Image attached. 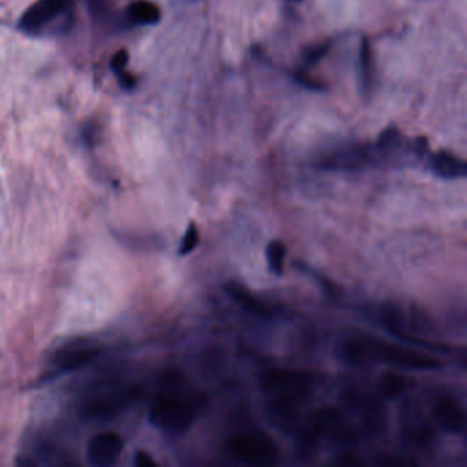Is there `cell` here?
Listing matches in <instances>:
<instances>
[{
    "label": "cell",
    "mask_w": 467,
    "mask_h": 467,
    "mask_svg": "<svg viewBox=\"0 0 467 467\" xmlns=\"http://www.w3.org/2000/svg\"><path fill=\"white\" fill-rule=\"evenodd\" d=\"M260 387L266 392L298 402V399L310 392L314 380L309 373L286 369H269L260 374Z\"/></svg>",
    "instance_id": "cell-4"
},
{
    "label": "cell",
    "mask_w": 467,
    "mask_h": 467,
    "mask_svg": "<svg viewBox=\"0 0 467 467\" xmlns=\"http://www.w3.org/2000/svg\"><path fill=\"white\" fill-rule=\"evenodd\" d=\"M92 1H99V0H92Z\"/></svg>",
    "instance_id": "cell-20"
},
{
    "label": "cell",
    "mask_w": 467,
    "mask_h": 467,
    "mask_svg": "<svg viewBox=\"0 0 467 467\" xmlns=\"http://www.w3.org/2000/svg\"><path fill=\"white\" fill-rule=\"evenodd\" d=\"M361 84H362V89L364 92L371 91L373 88V58H371V50H370V44L369 41L364 39L361 47Z\"/></svg>",
    "instance_id": "cell-14"
},
{
    "label": "cell",
    "mask_w": 467,
    "mask_h": 467,
    "mask_svg": "<svg viewBox=\"0 0 467 467\" xmlns=\"http://www.w3.org/2000/svg\"><path fill=\"white\" fill-rule=\"evenodd\" d=\"M101 351L94 347H69L60 350L52 361V370L53 374H66L79 370L87 364H92Z\"/></svg>",
    "instance_id": "cell-7"
},
{
    "label": "cell",
    "mask_w": 467,
    "mask_h": 467,
    "mask_svg": "<svg viewBox=\"0 0 467 467\" xmlns=\"http://www.w3.org/2000/svg\"><path fill=\"white\" fill-rule=\"evenodd\" d=\"M228 451L248 465H269L277 458L276 444L262 433L236 435L228 442Z\"/></svg>",
    "instance_id": "cell-5"
},
{
    "label": "cell",
    "mask_w": 467,
    "mask_h": 467,
    "mask_svg": "<svg viewBox=\"0 0 467 467\" xmlns=\"http://www.w3.org/2000/svg\"><path fill=\"white\" fill-rule=\"evenodd\" d=\"M75 0H37L20 20V27L29 34H39L55 25L69 24Z\"/></svg>",
    "instance_id": "cell-2"
},
{
    "label": "cell",
    "mask_w": 467,
    "mask_h": 467,
    "mask_svg": "<svg viewBox=\"0 0 467 467\" xmlns=\"http://www.w3.org/2000/svg\"><path fill=\"white\" fill-rule=\"evenodd\" d=\"M329 49H331V44L324 43V44H319V46H315V47L306 50L305 55H303L306 66H312V65L318 63L328 53Z\"/></svg>",
    "instance_id": "cell-17"
},
{
    "label": "cell",
    "mask_w": 467,
    "mask_h": 467,
    "mask_svg": "<svg viewBox=\"0 0 467 467\" xmlns=\"http://www.w3.org/2000/svg\"><path fill=\"white\" fill-rule=\"evenodd\" d=\"M128 62H129V53L127 50H120V51L115 52L111 58V70L113 73L120 77L121 75L127 73V66H128Z\"/></svg>",
    "instance_id": "cell-16"
},
{
    "label": "cell",
    "mask_w": 467,
    "mask_h": 467,
    "mask_svg": "<svg viewBox=\"0 0 467 467\" xmlns=\"http://www.w3.org/2000/svg\"><path fill=\"white\" fill-rule=\"evenodd\" d=\"M362 350V364L366 366L371 362H384V364L404 367L413 370H432L440 367L442 364L428 355H423L414 350L403 348L396 344H390L384 340L371 338H359Z\"/></svg>",
    "instance_id": "cell-1"
},
{
    "label": "cell",
    "mask_w": 467,
    "mask_h": 467,
    "mask_svg": "<svg viewBox=\"0 0 467 467\" xmlns=\"http://www.w3.org/2000/svg\"><path fill=\"white\" fill-rule=\"evenodd\" d=\"M286 258V244L280 240H271L266 248V260L269 270L276 276H281L284 273Z\"/></svg>",
    "instance_id": "cell-12"
},
{
    "label": "cell",
    "mask_w": 467,
    "mask_h": 467,
    "mask_svg": "<svg viewBox=\"0 0 467 467\" xmlns=\"http://www.w3.org/2000/svg\"><path fill=\"white\" fill-rule=\"evenodd\" d=\"M199 241H200L199 229H198V226L193 222H191L189 226H188V229L185 231L184 237H182L181 244H180V248H179V254L181 257H185V255L191 254L198 247Z\"/></svg>",
    "instance_id": "cell-15"
},
{
    "label": "cell",
    "mask_w": 467,
    "mask_h": 467,
    "mask_svg": "<svg viewBox=\"0 0 467 467\" xmlns=\"http://www.w3.org/2000/svg\"><path fill=\"white\" fill-rule=\"evenodd\" d=\"M293 78H295V81H296L298 84H300V85H302V87H305V88L312 89V91H321V89L324 88V87H322V84H319V82L314 81L312 77L306 76L303 72L295 73V75H293Z\"/></svg>",
    "instance_id": "cell-18"
},
{
    "label": "cell",
    "mask_w": 467,
    "mask_h": 467,
    "mask_svg": "<svg viewBox=\"0 0 467 467\" xmlns=\"http://www.w3.org/2000/svg\"><path fill=\"white\" fill-rule=\"evenodd\" d=\"M406 388V378L395 371H387L380 378L381 393L388 399L399 397Z\"/></svg>",
    "instance_id": "cell-13"
},
{
    "label": "cell",
    "mask_w": 467,
    "mask_h": 467,
    "mask_svg": "<svg viewBox=\"0 0 467 467\" xmlns=\"http://www.w3.org/2000/svg\"><path fill=\"white\" fill-rule=\"evenodd\" d=\"M430 167L435 172V174L445 180L462 179L467 173L466 162L444 151L432 156Z\"/></svg>",
    "instance_id": "cell-10"
},
{
    "label": "cell",
    "mask_w": 467,
    "mask_h": 467,
    "mask_svg": "<svg viewBox=\"0 0 467 467\" xmlns=\"http://www.w3.org/2000/svg\"><path fill=\"white\" fill-rule=\"evenodd\" d=\"M195 416V404L188 397L169 393L156 400L151 409L150 418L159 429L170 433H179L191 426Z\"/></svg>",
    "instance_id": "cell-3"
},
{
    "label": "cell",
    "mask_w": 467,
    "mask_h": 467,
    "mask_svg": "<svg viewBox=\"0 0 467 467\" xmlns=\"http://www.w3.org/2000/svg\"><path fill=\"white\" fill-rule=\"evenodd\" d=\"M122 451V437L114 432H104L89 440L87 448V458L92 466H111L120 459Z\"/></svg>",
    "instance_id": "cell-6"
},
{
    "label": "cell",
    "mask_w": 467,
    "mask_h": 467,
    "mask_svg": "<svg viewBox=\"0 0 467 467\" xmlns=\"http://www.w3.org/2000/svg\"><path fill=\"white\" fill-rule=\"evenodd\" d=\"M435 416L442 428L451 433H459L465 429L466 416L463 407L454 397H442L435 407Z\"/></svg>",
    "instance_id": "cell-8"
},
{
    "label": "cell",
    "mask_w": 467,
    "mask_h": 467,
    "mask_svg": "<svg viewBox=\"0 0 467 467\" xmlns=\"http://www.w3.org/2000/svg\"><path fill=\"white\" fill-rule=\"evenodd\" d=\"M134 465L137 467H156L158 463L153 459L151 455H148L144 451H139L134 456Z\"/></svg>",
    "instance_id": "cell-19"
},
{
    "label": "cell",
    "mask_w": 467,
    "mask_h": 467,
    "mask_svg": "<svg viewBox=\"0 0 467 467\" xmlns=\"http://www.w3.org/2000/svg\"><path fill=\"white\" fill-rule=\"evenodd\" d=\"M125 15L132 25H155L160 20V10L153 1L136 0L127 7Z\"/></svg>",
    "instance_id": "cell-11"
},
{
    "label": "cell",
    "mask_w": 467,
    "mask_h": 467,
    "mask_svg": "<svg viewBox=\"0 0 467 467\" xmlns=\"http://www.w3.org/2000/svg\"><path fill=\"white\" fill-rule=\"evenodd\" d=\"M226 293L234 299V302L244 309L245 312L260 316V318H270L271 314L270 310L266 307V305L260 300L255 295H252L247 288L236 281H229L225 286Z\"/></svg>",
    "instance_id": "cell-9"
}]
</instances>
